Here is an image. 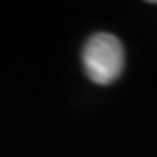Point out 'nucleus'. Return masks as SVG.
Returning a JSON list of instances; mask_svg holds the SVG:
<instances>
[{
  "label": "nucleus",
  "mask_w": 157,
  "mask_h": 157,
  "mask_svg": "<svg viewBox=\"0 0 157 157\" xmlns=\"http://www.w3.org/2000/svg\"><path fill=\"white\" fill-rule=\"evenodd\" d=\"M82 61H84L86 76L94 84L108 86L114 80H118L124 67L122 43L110 33H96L86 41L82 51Z\"/></svg>",
  "instance_id": "nucleus-1"
}]
</instances>
